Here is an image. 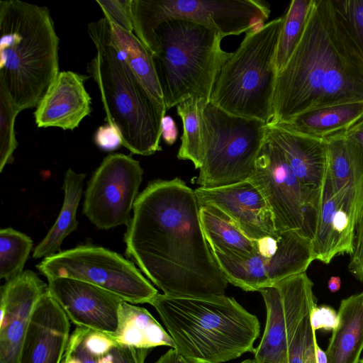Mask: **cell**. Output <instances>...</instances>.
I'll list each match as a JSON object with an SVG mask.
<instances>
[{
  "label": "cell",
  "instance_id": "cell-1",
  "mask_svg": "<svg viewBox=\"0 0 363 363\" xmlns=\"http://www.w3.org/2000/svg\"><path fill=\"white\" fill-rule=\"evenodd\" d=\"M194 190L179 178L138 194L124 235L125 253L164 294L223 295L228 281L204 236Z\"/></svg>",
  "mask_w": 363,
  "mask_h": 363
},
{
  "label": "cell",
  "instance_id": "cell-2",
  "mask_svg": "<svg viewBox=\"0 0 363 363\" xmlns=\"http://www.w3.org/2000/svg\"><path fill=\"white\" fill-rule=\"evenodd\" d=\"M356 101H363V55L336 0H314L302 37L277 74L269 123Z\"/></svg>",
  "mask_w": 363,
  "mask_h": 363
},
{
  "label": "cell",
  "instance_id": "cell-3",
  "mask_svg": "<svg viewBox=\"0 0 363 363\" xmlns=\"http://www.w3.org/2000/svg\"><path fill=\"white\" fill-rule=\"evenodd\" d=\"M150 304L173 340L174 349L191 363H225L255 351L259 320L233 297L158 293Z\"/></svg>",
  "mask_w": 363,
  "mask_h": 363
},
{
  "label": "cell",
  "instance_id": "cell-4",
  "mask_svg": "<svg viewBox=\"0 0 363 363\" xmlns=\"http://www.w3.org/2000/svg\"><path fill=\"white\" fill-rule=\"evenodd\" d=\"M0 84L20 112L36 107L59 72V38L46 6L0 1Z\"/></svg>",
  "mask_w": 363,
  "mask_h": 363
},
{
  "label": "cell",
  "instance_id": "cell-5",
  "mask_svg": "<svg viewBox=\"0 0 363 363\" xmlns=\"http://www.w3.org/2000/svg\"><path fill=\"white\" fill-rule=\"evenodd\" d=\"M88 33L96 54L86 70L99 89L106 121L133 154L149 156L161 150L165 106L153 98L114 46L105 16L89 23Z\"/></svg>",
  "mask_w": 363,
  "mask_h": 363
},
{
  "label": "cell",
  "instance_id": "cell-6",
  "mask_svg": "<svg viewBox=\"0 0 363 363\" xmlns=\"http://www.w3.org/2000/svg\"><path fill=\"white\" fill-rule=\"evenodd\" d=\"M155 37L159 50L152 57L166 109L189 98L210 101L218 74L232 55L221 48L224 37L179 19L161 24Z\"/></svg>",
  "mask_w": 363,
  "mask_h": 363
},
{
  "label": "cell",
  "instance_id": "cell-7",
  "mask_svg": "<svg viewBox=\"0 0 363 363\" xmlns=\"http://www.w3.org/2000/svg\"><path fill=\"white\" fill-rule=\"evenodd\" d=\"M283 21L282 16L246 33L218 74L211 103L235 116L270 122Z\"/></svg>",
  "mask_w": 363,
  "mask_h": 363
},
{
  "label": "cell",
  "instance_id": "cell-8",
  "mask_svg": "<svg viewBox=\"0 0 363 363\" xmlns=\"http://www.w3.org/2000/svg\"><path fill=\"white\" fill-rule=\"evenodd\" d=\"M201 119L203 158L196 183L214 188L249 179L255 173L267 124L229 113L206 101Z\"/></svg>",
  "mask_w": 363,
  "mask_h": 363
},
{
  "label": "cell",
  "instance_id": "cell-9",
  "mask_svg": "<svg viewBox=\"0 0 363 363\" xmlns=\"http://www.w3.org/2000/svg\"><path fill=\"white\" fill-rule=\"evenodd\" d=\"M130 11L134 34L152 55L159 50L155 30L168 21L197 23L225 37L262 26L271 12L260 0H131Z\"/></svg>",
  "mask_w": 363,
  "mask_h": 363
},
{
  "label": "cell",
  "instance_id": "cell-10",
  "mask_svg": "<svg viewBox=\"0 0 363 363\" xmlns=\"http://www.w3.org/2000/svg\"><path fill=\"white\" fill-rule=\"evenodd\" d=\"M36 267L48 280L63 277L84 281L133 304L150 303L158 294L132 262L102 247L79 245L60 251Z\"/></svg>",
  "mask_w": 363,
  "mask_h": 363
},
{
  "label": "cell",
  "instance_id": "cell-11",
  "mask_svg": "<svg viewBox=\"0 0 363 363\" xmlns=\"http://www.w3.org/2000/svg\"><path fill=\"white\" fill-rule=\"evenodd\" d=\"M249 180L269 203L277 230H296L313 240L320 189L313 191L301 184L267 128L255 173Z\"/></svg>",
  "mask_w": 363,
  "mask_h": 363
},
{
  "label": "cell",
  "instance_id": "cell-12",
  "mask_svg": "<svg viewBox=\"0 0 363 363\" xmlns=\"http://www.w3.org/2000/svg\"><path fill=\"white\" fill-rule=\"evenodd\" d=\"M213 254L228 282L245 291H259L306 272L315 260L311 240L296 230H277L257 240L256 250L249 255Z\"/></svg>",
  "mask_w": 363,
  "mask_h": 363
},
{
  "label": "cell",
  "instance_id": "cell-13",
  "mask_svg": "<svg viewBox=\"0 0 363 363\" xmlns=\"http://www.w3.org/2000/svg\"><path fill=\"white\" fill-rule=\"evenodd\" d=\"M313 283L306 272L261 289L266 325L254 351L257 363H286L287 351L300 324L316 306Z\"/></svg>",
  "mask_w": 363,
  "mask_h": 363
},
{
  "label": "cell",
  "instance_id": "cell-14",
  "mask_svg": "<svg viewBox=\"0 0 363 363\" xmlns=\"http://www.w3.org/2000/svg\"><path fill=\"white\" fill-rule=\"evenodd\" d=\"M143 175L140 162L131 156L108 155L87 183L83 214L99 229L128 225Z\"/></svg>",
  "mask_w": 363,
  "mask_h": 363
},
{
  "label": "cell",
  "instance_id": "cell-15",
  "mask_svg": "<svg viewBox=\"0 0 363 363\" xmlns=\"http://www.w3.org/2000/svg\"><path fill=\"white\" fill-rule=\"evenodd\" d=\"M48 289L77 327L113 335L123 301L94 285L69 278L49 279Z\"/></svg>",
  "mask_w": 363,
  "mask_h": 363
},
{
  "label": "cell",
  "instance_id": "cell-16",
  "mask_svg": "<svg viewBox=\"0 0 363 363\" xmlns=\"http://www.w3.org/2000/svg\"><path fill=\"white\" fill-rule=\"evenodd\" d=\"M194 192L200 207L218 208L252 240L270 237L277 231L269 203L249 179L214 188L198 187Z\"/></svg>",
  "mask_w": 363,
  "mask_h": 363
},
{
  "label": "cell",
  "instance_id": "cell-17",
  "mask_svg": "<svg viewBox=\"0 0 363 363\" xmlns=\"http://www.w3.org/2000/svg\"><path fill=\"white\" fill-rule=\"evenodd\" d=\"M48 290L36 273L23 271L0 290V363H18L23 340L40 296Z\"/></svg>",
  "mask_w": 363,
  "mask_h": 363
},
{
  "label": "cell",
  "instance_id": "cell-18",
  "mask_svg": "<svg viewBox=\"0 0 363 363\" xmlns=\"http://www.w3.org/2000/svg\"><path fill=\"white\" fill-rule=\"evenodd\" d=\"M69 321L48 289L34 308L18 363H62L70 338Z\"/></svg>",
  "mask_w": 363,
  "mask_h": 363
},
{
  "label": "cell",
  "instance_id": "cell-19",
  "mask_svg": "<svg viewBox=\"0 0 363 363\" xmlns=\"http://www.w3.org/2000/svg\"><path fill=\"white\" fill-rule=\"evenodd\" d=\"M88 77L72 71L60 72L34 112L39 128L73 130L91 111V99L84 86Z\"/></svg>",
  "mask_w": 363,
  "mask_h": 363
},
{
  "label": "cell",
  "instance_id": "cell-20",
  "mask_svg": "<svg viewBox=\"0 0 363 363\" xmlns=\"http://www.w3.org/2000/svg\"><path fill=\"white\" fill-rule=\"evenodd\" d=\"M327 172L335 196L359 213L363 206V146L347 131L325 138Z\"/></svg>",
  "mask_w": 363,
  "mask_h": 363
},
{
  "label": "cell",
  "instance_id": "cell-21",
  "mask_svg": "<svg viewBox=\"0 0 363 363\" xmlns=\"http://www.w3.org/2000/svg\"><path fill=\"white\" fill-rule=\"evenodd\" d=\"M267 133L284 152L294 173L306 189H320L328 164L325 139L294 131L281 123H269Z\"/></svg>",
  "mask_w": 363,
  "mask_h": 363
},
{
  "label": "cell",
  "instance_id": "cell-22",
  "mask_svg": "<svg viewBox=\"0 0 363 363\" xmlns=\"http://www.w3.org/2000/svg\"><path fill=\"white\" fill-rule=\"evenodd\" d=\"M355 224L342 210L333 192L325 172L320 188L315 235L312 242L314 259L329 264L354 239Z\"/></svg>",
  "mask_w": 363,
  "mask_h": 363
},
{
  "label": "cell",
  "instance_id": "cell-23",
  "mask_svg": "<svg viewBox=\"0 0 363 363\" xmlns=\"http://www.w3.org/2000/svg\"><path fill=\"white\" fill-rule=\"evenodd\" d=\"M338 325L325 351L328 363H359L363 350V291L341 301Z\"/></svg>",
  "mask_w": 363,
  "mask_h": 363
},
{
  "label": "cell",
  "instance_id": "cell-24",
  "mask_svg": "<svg viewBox=\"0 0 363 363\" xmlns=\"http://www.w3.org/2000/svg\"><path fill=\"white\" fill-rule=\"evenodd\" d=\"M111 335L117 344L134 348L174 347L166 329L147 309L127 301L120 305L118 328Z\"/></svg>",
  "mask_w": 363,
  "mask_h": 363
},
{
  "label": "cell",
  "instance_id": "cell-25",
  "mask_svg": "<svg viewBox=\"0 0 363 363\" xmlns=\"http://www.w3.org/2000/svg\"><path fill=\"white\" fill-rule=\"evenodd\" d=\"M362 119L363 101H356L310 110L281 124L298 133L325 139L349 130Z\"/></svg>",
  "mask_w": 363,
  "mask_h": 363
},
{
  "label": "cell",
  "instance_id": "cell-26",
  "mask_svg": "<svg viewBox=\"0 0 363 363\" xmlns=\"http://www.w3.org/2000/svg\"><path fill=\"white\" fill-rule=\"evenodd\" d=\"M86 174L68 169L64 177L63 203L56 221L35 247L33 257L45 258L60 252L64 240L77 230V211L82 198Z\"/></svg>",
  "mask_w": 363,
  "mask_h": 363
},
{
  "label": "cell",
  "instance_id": "cell-27",
  "mask_svg": "<svg viewBox=\"0 0 363 363\" xmlns=\"http://www.w3.org/2000/svg\"><path fill=\"white\" fill-rule=\"evenodd\" d=\"M199 215L204 236L213 253L242 257L256 250L257 240L247 237L230 218L218 208L201 206Z\"/></svg>",
  "mask_w": 363,
  "mask_h": 363
},
{
  "label": "cell",
  "instance_id": "cell-28",
  "mask_svg": "<svg viewBox=\"0 0 363 363\" xmlns=\"http://www.w3.org/2000/svg\"><path fill=\"white\" fill-rule=\"evenodd\" d=\"M108 22L114 46L153 98L165 106L150 52L133 33L123 30L109 20Z\"/></svg>",
  "mask_w": 363,
  "mask_h": 363
},
{
  "label": "cell",
  "instance_id": "cell-29",
  "mask_svg": "<svg viewBox=\"0 0 363 363\" xmlns=\"http://www.w3.org/2000/svg\"><path fill=\"white\" fill-rule=\"evenodd\" d=\"M206 100L189 98L177 105V114L182 119L183 133L177 158L190 160L200 169L203 158V133L201 108Z\"/></svg>",
  "mask_w": 363,
  "mask_h": 363
},
{
  "label": "cell",
  "instance_id": "cell-30",
  "mask_svg": "<svg viewBox=\"0 0 363 363\" xmlns=\"http://www.w3.org/2000/svg\"><path fill=\"white\" fill-rule=\"evenodd\" d=\"M314 0H293L283 16L275 65L277 74L284 69L297 47Z\"/></svg>",
  "mask_w": 363,
  "mask_h": 363
},
{
  "label": "cell",
  "instance_id": "cell-31",
  "mask_svg": "<svg viewBox=\"0 0 363 363\" xmlns=\"http://www.w3.org/2000/svg\"><path fill=\"white\" fill-rule=\"evenodd\" d=\"M33 240L11 228L0 230V277L8 281L23 272Z\"/></svg>",
  "mask_w": 363,
  "mask_h": 363
},
{
  "label": "cell",
  "instance_id": "cell-32",
  "mask_svg": "<svg viewBox=\"0 0 363 363\" xmlns=\"http://www.w3.org/2000/svg\"><path fill=\"white\" fill-rule=\"evenodd\" d=\"M18 113L6 89L0 84V172L13 161V152L18 145L14 125Z\"/></svg>",
  "mask_w": 363,
  "mask_h": 363
},
{
  "label": "cell",
  "instance_id": "cell-33",
  "mask_svg": "<svg viewBox=\"0 0 363 363\" xmlns=\"http://www.w3.org/2000/svg\"><path fill=\"white\" fill-rule=\"evenodd\" d=\"M310 313L303 320L290 343L286 363H316L317 339L310 322Z\"/></svg>",
  "mask_w": 363,
  "mask_h": 363
},
{
  "label": "cell",
  "instance_id": "cell-34",
  "mask_svg": "<svg viewBox=\"0 0 363 363\" xmlns=\"http://www.w3.org/2000/svg\"><path fill=\"white\" fill-rule=\"evenodd\" d=\"M104 16L123 30L133 33L131 0H96Z\"/></svg>",
  "mask_w": 363,
  "mask_h": 363
},
{
  "label": "cell",
  "instance_id": "cell-35",
  "mask_svg": "<svg viewBox=\"0 0 363 363\" xmlns=\"http://www.w3.org/2000/svg\"><path fill=\"white\" fill-rule=\"evenodd\" d=\"M85 328L77 327L70 335L62 359L63 363H99L98 355L92 352L84 342Z\"/></svg>",
  "mask_w": 363,
  "mask_h": 363
},
{
  "label": "cell",
  "instance_id": "cell-36",
  "mask_svg": "<svg viewBox=\"0 0 363 363\" xmlns=\"http://www.w3.org/2000/svg\"><path fill=\"white\" fill-rule=\"evenodd\" d=\"M363 55V0H336Z\"/></svg>",
  "mask_w": 363,
  "mask_h": 363
},
{
  "label": "cell",
  "instance_id": "cell-37",
  "mask_svg": "<svg viewBox=\"0 0 363 363\" xmlns=\"http://www.w3.org/2000/svg\"><path fill=\"white\" fill-rule=\"evenodd\" d=\"M349 271L363 282V206L355 226L354 251L348 265Z\"/></svg>",
  "mask_w": 363,
  "mask_h": 363
},
{
  "label": "cell",
  "instance_id": "cell-38",
  "mask_svg": "<svg viewBox=\"0 0 363 363\" xmlns=\"http://www.w3.org/2000/svg\"><path fill=\"white\" fill-rule=\"evenodd\" d=\"M310 322L314 331H333L338 325V314L329 306L316 305L311 311Z\"/></svg>",
  "mask_w": 363,
  "mask_h": 363
},
{
  "label": "cell",
  "instance_id": "cell-39",
  "mask_svg": "<svg viewBox=\"0 0 363 363\" xmlns=\"http://www.w3.org/2000/svg\"><path fill=\"white\" fill-rule=\"evenodd\" d=\"M150 350L138 349L116 343L111 349L114 363H145Z\"/></svg>",
  "mask_w": 363,
  "mask_h": 363
},
{
  "label": "cell",
  "instance_id": "cell-40",
  "mask_svg": "<svg viewBox=\"0 0 363 363\" xmlns=\"http://www.w3.org/2000/svg\"><path fill=\"white\" fill-rule=\"evenodd\" d=\"M94 141L99 148L105 151L115 150L122 145L119 133L108 123L96 130Z\"/></svg>",
  "mask_w": 363,
  "mask_h": 363
},
{
  "label": "cell",
  "instance_id": "cell-41",
  "mask_svg": "<svg viewBox=\"0 0 363 363\" xmlns=\"http://www.w3.org/2000/svg\"><path fill=\"white\" fill-rule=\"evenodd\" d=\"M178 137V130L174 120L169 116H164L162 121L161 138L169 145H173Z\"/></svg>",
  "mask_w": 363,
  "mask_h": 363
},
{
  "label": "cell",
  "instance_id": "cell-42",
  "mask_svg": "<svg viewBox=\"0 0 363 363\" xmlns=\"http://www.w3.org/2000/svg\"><path fill=\"white\" fill-rule=\"evenodd\" d=\"M155 363H191L182 357L175 349L170 348L161 355Z\"/></svg>",
  "mask_w": 363,
  "mask_h": 363
},
{
  "label": "cell",
  "instance_id": "cell-43",
  "mask_svg": "<svg viewBox=\"0 0 363 363\" xmlns=\"http://www.w3.org/2000/svg\"><path fill=\"white\" fill-rule=\"evenodd\" d=\"M347 133L363 146V119L347 130Z\"/></svg>",
  "mask_w": 363,
  "mask_h": 363
},
{
  "label": "cell",
  "instance_id": "cell-44",
  "mask_svg": "<svg viewBox=\"0 0 363 363\" xmlns=\"http://www.w3.org/2000/svg\"><path fill=\"white\" fill-rule=\"evenodd\" d=\"M341 286V279L339 277H331L328 281V287L330 292H337Z\"/></svg>",
  "mask_w": 363,
  "mask_h": 363
},
{
  "label": "cell",
  "instance_id": "cell-45",
  "mask_svg": "<svg viewBox=\"0 0 363 363\" xmlns=\"http://www.w3.org/2000/svg\"><path fill=\"white\" fill-rule=\"evenodd\" d=\"M315 352L316 363H328L326 353L319 347L318 342L315 343Z\"/></svg>",
  "mask_w": 363,
  "mask_h": 363
},
{
  "label": "cell",
  "instance_id": "cell-46",
  "mask_svg": "<svg viewBox=\"0 0 363 363\" xmlns=\"http://www.w3.org/2000/svg\"><path fill=\"white\" fill-rule=\"evenodd\" d=\"M359 363H363V358L362 359H360Z\"/></svg>",
  "mask_w": 363,
  "mask_h": 363
},
{
  "label": "cell",
  "instance_id": "cell-47",
  "mask_svg": "<svg viewBox=\"0 0 363 363\" xmlns=\"http://www.w3.org/2000/svg\"><path fill=\"white\" fill-rule=\"evenodd\" d=\"M62 363H63V362H62Z\"/></svg>",
  "mask_w": 363,
  "mask_h": 363
}]
</instances>
